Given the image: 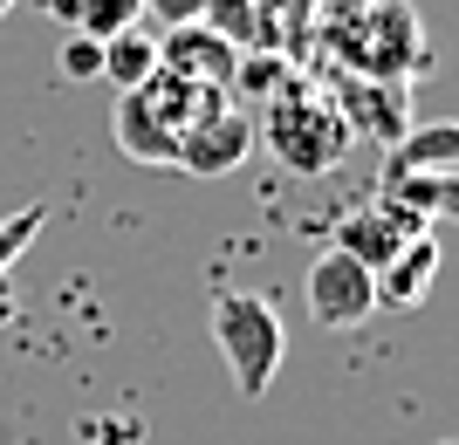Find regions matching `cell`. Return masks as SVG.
Masks as SVG:
<instances>
[{
  "instance_id": "6da1fadb",
  "label": "cell",
  "mask_w": 459,
  "mask_h": 445,
  "mask_svg": "<svg viewBox=\"0 0 459 445\" xmlns=\"http://www.w3.org/2000/svg\"><path fill=\"white\" fill-rule=\"evenodd\" d=\"M323 56L336 62V76L364 82H411L425 69V21L411 0H364L357 14L323 21Z\"/></svg>"
},
{
  "instance_id": "7a4b0ae2",
  "label": "cell",
  "mask_w": 459,
  "mask_h": 445,
  "mask_svg": "<svg viewBox=\"0 0 459 445\" xmlns=\"http://www.w3.org/2000/svg\"><path fill=\"white\" fill-rule=\"evenodd\" d=\"M254 137H268V151L281 158L288 172H302V178L336 172V165L350 158V144H357V131L343 124V110H336V97L323 90V76H288L281 97L261 103Z\"/></svg>"
},
{
  "instance_id": "3957f363",
  "label": "cell",
  "mask_w": 459,
  "mask_h": 445,
  "mask_svg": "<svg viewBox=\"0 0 459 445\" xmlns=\"http://www.w3.org/2000/svg\"><path fill=\"white\" fill-rule=\"evenodd\" d=\"M212 343L227 356V377L240 398H268L274 377H281V356H288V329L274 315L268 295H247V288H220L212 295Z\"/></svg>"
},
{
  "instance_id": "277c9868",
  "label": "cell",
  "mask_w": 459,
  "mask_h": 445,
  "mask_svg": "<svg viewBox=\"0 0 459 445\" xmlns=\"http://www.w3.org/2000/svg\"><path fill=\"white\" fill-rule=\"evenodd\" d=\"M254 116L240 110V103H212L206 116H192L186 131H178V172H192V178H227V172H240L254 158Z\"/></svg>"
},
{
  "instance_id": "5b68a950",
  "label": "cell",
  "mask_w": 459,
  "mask_h": 445,
  "mask_svg": "<svg viewBox=\"0 0 459 445\" xmlns=\"http://www.w3.org/2000/svg\"><path fill=\"white\" fill-rule=\"evenodd\" d=\"M308 322L316 329H357V322H370L377 315V281H370V268H357L350 253H316L308 261Z\"/></svg>"
},
{
  "instance_id": "8992f818",
  "label": "cell",
  "mask_w": 459,
  "mask_h": 445,
  "mask_svg": "<svg viewBox=\"0 0 459 445\" xmlns=\"http://www.w3.org/2000/svg\"><path fill=\"white\" fill-rule=\"evenodd\" d=\"M323 90L336 97L343 124L357 137H377V144H398L411 131V82H364V76H323Z\"/></svg>"
},
{
  "instance_id": "52a82bcc",
  "label": "cell",
  "mask_w": 459,
  "mask_h": 445,
  "mask_svg": "<svg viewBox=\"0 0 459 445\" xmlns=\"http://www.w3.org/2000/svg\"><path fill=\"white\" fill-rule=\"evenodd\" d=\"M419 233H432V227H419L411 213H398V206H384V199H364L357 213H343V227H336V253H350L357 268H391Z\"/></svg>"
},
{
  "instance_id": "ba28073f",
  "label": "cell",
  "mask_w": 459,
  "mask_h": 445,
  "mask_svg": "<svg viewBox=\"0 0 459 445\" xmlns=\"http://www.w3.org/2000/svg\"><path fill=\"white\" fill-rule=\"evenodd\" d=\"M233 62H240V48L220 41L212 28H199V21L158 35V69H172V76L199 82V90H227V82H233Z\"/></svg>"
},
{
  "instance_id": "9c48e42d",
  "label": "cell",
  "mask_w": 459,
  "mask_h": 445,
  "mask_svg": "<svg viewBox=\"0 0 459 445\" xmlns=\"http://www.w3.org/2000/svg\"><path fill=\"white\" fill-rule=\"evenodd\" d=\"M425 172H459V124H411L398 144H384L377 185L384 178H425Z\"/></svg>"
},
{
  "instance_id": "30bf717a",
  "label": "cell",
  "mask_w": 459,
  "mask_h": 445,
  "mask_svg": "<svg viewBox=\"0 0 459 445\" xmlns=\"http://www.w3.org/2000/svg\"><path fill=\"white\" fill-rule=\"evenodd\" d=\"M439 268H446L439 233H419V240H411L391 268L370 274V281H377V309H419L425 295H432V281H439Z\"/></svg>"
},
{
  "instance_id": "8fae6325",
  "label": "cell",
  "mask_w": 459,
  "mask_h": 445,
  "mask_svg": "<svg viewBox=\"0 0 459 445\" xmlns=\"http://www.w3.org/2000/svg\"><path fill=\"white\" fill-rule=\"evenodd\" d=\"M110 131H117V151L131 158V165H172V158H178V131H172V124H165L144 97H137V90H124V97H117Z\"/></svg>"
},
{
  "instance_id": "7c38bea8",
  "label": "cell",
  "mask_w": 459,
  "mask_h": 445,
  "mask_svg": "<svg viewBox=\"0 0 459 445\" xmlns=\"http://www.w3.org/2000/svg\"><path fill=\"white\" fill-rule=\"evenodd\" d=\"M370 199H384V206H398V213H411L419 227L439 233V219L459 206V172H425V178H384Z\"/></svg>"
},
{
  "instance_id": "4fadbf2b",
  "label": "cell",
  "mask_w": 459,
  "mask_h": 445,
  "mask_svg": "<svg viewBox=\"0 0 459 445\" xmlns=\"http://www.w3.org/2000/svg\"><path fill=\"white\" fill-rule=\"evenodd\" d=\"M152 69H158V35H144V28H124V35L103 41V69H96V82H110L117 97H124V90H137Z\"/></svg>"
},
{
  "instance_id": "5bb4252c",
  "label": "cell",
  "mask_w": 459,
  "mask_h": 445,
  "mask_svg": "<svg viewBox=\"0 0 459 445\" xmlns=\"http://www.w3.org/2000/svg\"><path fill=\"white\" fill-rule=\"evenodd\" d=\"M199 28H212L220 41H233L240 56H254V48H281L274 28L254 14V0H206V7H199Z\"/></svg>"
},
{
  "instance_id": "9a60e30c",
  "label": "cell",
  "mask_w": 459,
  "mask_h": 445,
  "mask_svg": "<svg viewBox=\"0 0 459 445\" xmlns=\"http://www.w3.org/2000/svg\"><path fill=\"white\" fill-rule=\"evenodd\" d=\"M288 76H295V62L281 56V48H254V56L233 62V82L227 97H247V103H274L288 90Z\"/></svg>"
},
{
  "instance_id": "2e32d148",
  "label": "cell",
  "mask_w": 459,
  "mask_h": 445,
  "mask_svg": "<svg viewBox=\"0 0 459 445\" xmlns=\"http://www.w3.org/2000/svg\"><path fill=\"white\" fill-rule=\"evenodd\" d=\"M144 21V0H76V35H90V41H110V35H124V28H137Z\"/></svg>"
},
{
  "instance_id": "e0dca14e",
  "label": "cell",
  "mask_w": 459,
  "mask_h": 445,
  "mask_svg": "<svg viewBox=\"0 0 459 445\" xmlns=\"http://www.w3.org/2000/svg\"><path fill=\"white\" fill-rule=\"evenodd\" d=\"M56 69H62L69 82H96V69H103V41L69 35V41H62V56H56Z\"/></svg>"
},
{
  "instance_id": "ac0fdd59",
  "label": "cell",
  "mask_w": 459,
  "mask_h": 445,
  "mask_svg": "<svg viewBox=\"0 0 459 445\" xmlns=\"http://www.w3.org/2000/svg\"><path fill=\"white\" fill-rule=\"evenodd\" d=\"M254 14L274 28V41H288V28H302L316 14V0H254Z\"/></svg>"
},
{
  "instance_id": "d6986e66",
  "label": "cell",
  "mask_w": 459,
  "mask_h": 445,
  "mask_svg": "<svg viewBox=\"0 0 459 445\" xmlns=\"http://www.w3.org/2000/svg\"><path fill=\"white\" fill-rule=\"evenodd\" d=\"M199 7H206V0H144V14H152L158 28H186V21H199Z\"/></svg>"
},
{
  "instance_id": "ffe728a7",
  "label": "cell",
  "mask_w": 459,
  "mask_h": 445,
  "mask_svg": "<svg viewBox=\"0 0 459 445\" xmlns=\"http://www.w3.org/2000/svg\"><path fill=\"white\" fill-rule=\"evenodd\" d=\"M357 7H364V0H316V14H323V21H343V14H357Z\"/></svg>"
},
{
  "instance_id": "44dd1931",
  "label": "cell",
  "mask_w": 459,
  "mask_h": 445,
  "mask_svg": "<svg viewBox=\"0 0 459 445\" xmlns=\"http://www.w3.org/2000/svg\"><path fill=\"white\" fill-rule=\"evenodd\" d=\"M7 7H14V0H0V14H7Z\"/></svg>"
}]
</instances>
